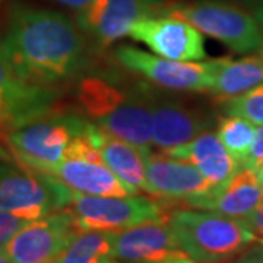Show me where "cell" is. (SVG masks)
I'll use <instances>...</instances> for the list:
<instances>
[{
	"instance_id": "1",
	"label": "cell",
	"mask_w": 263,
	"mask_h": 263,
	"mask_svg": "<svg viewBox=\"0 0 263 263\" xmlns=\"http://www.w3.org/2000/svg\"><path fill=\"white\" fill-rule=\"evenodd\" d=\"M3 44L18 73L31 84L54 86L86 65L85 32L62 12L15 5Z\"/></svg>"
},
{
	"instance_id": "2",
	"label": "cell",
	"mask_w": 263,
	"mask_h": 263,
	"mask_svg": "<svg viewBox=\"0 0 263 263\" xmlns=\"http://www.w3.org/2000/svg\"><path fill=\"white\" fill-rule=\"evenodd\" d=\"M82 111L100 129L149 154L152 116L148 84L122 89L98 76H85L76 86Z\"/></svg>"
},
{
	"instance_id": "3",
	"label": "cell",
	"mask_w": 263,
	"mask_h": 263,
	"mask_svg": "<svg viewBox=\"0 0 263 263\" xmlns=\"http://www.w3.org/2000/svg\"><path fill=\"white\" fill-rule=\"evenodd\" d=\"M167 224L181 252L197 263L231 262L257 240L243 219L203 209H173Z\"/></svg>"
},
{
	"instance_id": "4",
	"label": "cell",
	"mask_w": 263,
	"mask_h": 263,
	"mask_svg": "<svg viewBox=\"0 0 263 263\" xmlns=\"http://www.w3.org/2000/svg\"><path fill=\"white\" fill-rule=\"evenodd\" d=\"M88 124L86 117L53 107L6 129L3 139L19 165L50 174L66 160L69 145L86 130Z\"/></svg>"
},
{
	"instance_id": "5",
	"label": "cell",
	"mask_w": 263,
	"mask_h": 263,
	"mask_svg": "<svg viewBox=\"0 0 263 263\" xmlns=\"http://www.w3.org/2000/svg\"><path fill=\"white\" fill-rule=\"evenodd\" d=\"M162 15L189 22L202 34L215 38L235 53L257 51L263 28L246 6L231 0H197L167 5Z\"/></svg>"
},
{
	"instance_id": "6",
	"label": "cell",
	"mask_w": 263,
	"mask_h": 263,
	"mask_svg": "<svg viewBox=\"0 0 263 263\" xmlns=\"http://www.w3.org/2000/svg\"><path fill=\"white\" fill-rule=\"evenodd\" d=\"M0 211L35 221L69 206L73 190L51 174L37 173L0 157Z\"/></svg>"
},
{
	"instance_id": "7",
	"label": "cell",
	"mask_w": 263,
	"mask_h": 263,
	"mask_svg": "<svg viewBox=\"0 0 263 263\" xmlns=\"http://www.w3.org/2000/svg\"><path fill=\"white\" fill-rule=\"evenodd\" d=\"M66 209L75 218L79 231L117 233L151 221H167V209L160 199L132 195L123 197H101L73 192Z\"/></svg>"
},
{
	"instance_id": "8",
	"label": "cell",
	"mask_w": 263,
	"mask_h": 263,
	"mask_svg": "<svg viewBox=\"0 0 263 263\" xmlns=\"http://www.w3.org/2000/svg\"><path fill=\"white\" fill-rule=\"evenodd\" d=\"M114 56L129 72L143 76L160 88L177 92H209L218 63V59L209 62L170 60L132 46H120Z\"/></svg>"
},
{
	"instance_id": "9",
	"label": "cell",
	"mask_w": 263,
	"mask_h": 263,
	"mask_svg": "<svg viewBox=\"0 0 263 263\" xmlns=\"http://www.w3.org/2000/svg\"><path fill=\"white\" fill-rule=\"evenodd\" d=\"M79 231L69 209L29 221L2 249L12 263H53Z\"/></svg>"
},
{
	"instance_id": "10",
	"label": "cell",
	"mask_w": 263,
	"mask_h": 263,
	"mask_svg": "<svg viewBox=\"0 0 263 263\" xmlns=\"http://www.w3.org/2000/svg\"><path fill=\"white\" fill-rule=\"evenodd\" d=\"M164 9L162 0H92L76 13V24L101 46H110L127 37L138 21L160 16Z\"/></svg>"
},
{
	"instance_id": "11",
	"label": "cell",
	"mask_w": 263,
	"mask_h": 263,
	"mask_svg": "<svg viewBox=\"0 0 263 263\" xmlns=\"http://www.w3.org/2000/svg\"><path fill=\"white\" fill-rule=\"evenodd\" d=\"M148 97L152 116V143L162 152L187 143L212 126V119L206 113L171 94L148 85Z\"/></svg>"
},
{
	"instance_id": "12",
	"label": "cell",
	"mask_w": 263,
	"mask_h": 263,
	"mask_svg": "<svg viewBox=\"0 0 263 263\" xmlns=\"http://www.w3.org/2000/svg\"><path fill=\"white\" fill-rule=\"evenodd\" d=\"M129 37L170 60L202 62L206 59L202 32L180 18L160 15L141 19L132 27Z\"/></svg>"
},
{
	"instance_id": "13",
	"label": "cell",
	"mask_w": 263,
	"mask_h": 263,
	"mask_svg": "<svg viewBox=\"0 0 263 263\" xmlns=\"http://www.w3.org/2000/svg\"><path fill=\"white\" fill-rule=\"evenodd\" d=\"M56 91L51 86L31 84L19 75L0 41V124L12 126L54 107Z\"/></svg>"
},
{
	"instance_id": "14",
	"label": "cell",
	"mask_w": 263,
	"mask_h": 263,
	"mask_svg": "<svg viewBox=\"0 0 263 263\" xmlns=\"http://www.w3.org/2000/svg\"><path fill=\"white\" fill-rule=\"evenodd\" d=\"M146 192L152 197L174 205L189 197L208 193L214 184L192 164L167 154H146Z\"/></svg>"
},
{
	"instance_id": "15",
	"label": "cell",
	"mask_w": 263,
	"mask_h": 263,
	"mask_svg": "<svg viewBox=\"0 0 263 263\" xmlns=\"http://www.w3.org/2000/svg\"><path fill=\"white\" fill-rule=\"evenodd\" d=\"M262 203L263 186L257 180L256 171L240 167L230 179L214 186L208 193L189 197L179 205L241 219Z\"/></svg>"
},
{
	"instance_id": "16",
	"label": "cell",
	"mask_w": 263,
	"mask_h": 263,
	"mask_svg": "<svg viewBox=\"0 0 263 263\" xmlns=\"http://www.w3.org/2000/svg\"><path fill=\"white\" fill-rule=\"evenodd\" d=\"M184 253L167 221H151L114 233L113 257L123 263H162Z\"/></svg>"
},
{
	"instance_id": "17",
	"label": "cell",
	"mask_w": 263,
	"mask_h": 263,
	"mask_svg": "<svg viewBox=\"0 0 263 263\" xmlns=\"http://www.w3.org/2000/svg\"><path fill=\"white\" fill-rule=\"evenodd\" d=\"M50 174L81 195L123 197L139 193L138 189L119 179L105 164L85 160H65L57 164Z\"/></svg>"
},
{
	"instance_id": "18",
	"label": "cell",
	"mask_w": 263,
	"mask_h": 263,
	"mask_svg": "<svg viewBox=\"0 0 263 263\" xmlns=\"http://www.w3.org/2000/svg\"><path fill=\"white\" fill-rule=\"evenodd\" d=\"M164 154L192 164L214 186L230 179L240 168L216 133L211 130L202 132L195 139L177 148L164 151Z\"/></svg>"
},
{
	"instance_id": "19",
	"label": "cell",
	"mask_w": 263,
	"mask_h": 263,
	"mask_svg": "<svg viewBox=\"0 0 263 263\" xmlns=\"http://www.w3.org/2000/svg\"><path fill=\"white\" fill-rule=\"evenodd\" d=\"M263 84V57L218 59L209 92L218 104Z\"/></svg>"
},
{
	"instance_id": "20",
	"label": "cell",
	"mask_w": 263,
	"mask_h": 263,
	"mask_svg": "<svg viewBox=\"0 0 263 263\" xmlns=\"http://www.w3.org/2000/svg\"><path fill=\"white\" fill-rule=\"evenodd\" d=\"M97 146L101 152L104 164L119 179L138 190L146 192V152L119 138H114L103 129H98L97 133Z\"/></svg>"
},
{
	"instance_id": "21",
	"label": "cell",
	"mask_w": 263,
	"mask_h": 263,
	"mask_svg": "<svg viewBox=\"0 0 263 263\" xmlns=\"http://www.w3.org/2000/svg\"><path fill=\"white\" fill-rule=\"evenodd\" d=\"M114 233L81 231L53 263H103L113 257Z\"/></svg>"
},
{
	"instance_id": "22",
	"label": "cell",
	"mask_w": 263,
	"mask_h": 263,
	"mask_svg": "<svg viewBox=\"0 0 263 263\" xmlns=\"http://www.w3.org/2000/svg\"><path fill=\"white\" fill-rule=\"evenodd\" d=\"M254 124L241 117L235 116H221L216 123V136L227 151L231 154L238 165L241 167L249 154L250 145L253 142Z\"/></svg>"
},
{
	"instance_id": "23",
	"label": "cell",
	"mask_w": 263,
	"mask_h": 263,
	"mask_svg": "<svg viewBox=\"0 0 263 263\" xmlns=\"http://www.w3.org/2000/svg\"><path fill=\"white\" fill-rule=\"evenodd\" d=\"M227 116L241 117L254 126L263 124V84L219 103Z\"/></svg>"
},
{
	"instance_id": "24",
	"label": "cell",
	"mask_w": 263,
	"mask_h": 263,
	"mask_svg": "<svg viewBox=\"0 0 263 263\" xmlns=\"http://www.w3.org/2000/svg\"><path fill=\"white\" fill-rule=\"evenodd\" d=\"M29 221L21 219L9 212L0 211V250L6 246L13 235L18 233L22 227H25Z\"/></svg>"
},
{
	"instance_id": "25",
	"label": "cell",
	"mask_w": 263,
	"mask_h": 263,
	"mask_svg": "<svg viewBox=\"0 0 263 263\" xmlns=\"http://www.w3.org/2000/svg\"><path fill=\"white\" fill-rule=\"evenodd\" d=\"M263 165V124L254 129L253 142L250 145L249 154L243 162V168L257 171Z\"/></svg>"
},
{
	"instance_id": "26",
	"label": "cell",
	"mask_w": 263,
	"mask_h": 263,
	"mask_svg": "<svg viewBox=\"0 0 263 263\" xmlns=\"http://www.w3.org/2000/svg\"><path fill=\"white\" fill-rule=\"evenodd\" d=\"M246 227L253 233L256 237L263 238V203L259 208H256L252 214H249L245 218H241Z\"/></svg>"
},
{
	"instance_id": "27",
	"label": "cell",
	"mask_w": 263,
	"mask_h": 263,
	"mask_svg": "<svg viewBox=\"0 0 263 263\" xmlns=\"http://www.w3.org/2000/svg\"><path fill=\"white\" fill-rule=\"evenodd\" d=\"M235 263H263V249L250 246L245 253L237 257Z\"/></svg>"
},
{
	"instance_id": "28",
	"label": "cell",
	"mask_w": 263,
	"mask_h": 263,
	"mask_svg": "<svg viewBox=\"0 0 263 263\" xmlns=\"http://www.w3.org/2000/svg\"><path fill=\"white\" fill-rule=\"evenodd\" d=\"M51 2H54V3L60 5V6H65L67 9L73 10L76 13H79V12H82L84 9H86L92 0H51Z\"/></svg>"
},
{
	"instance_id": "29",
	"label": "cell",
	"mask_w": 263,
	"mask_h": 263,
	"mask_svg": "<svg viewBox=\"0 0 263 263\" xmlns=\"http://www.w3.org/2000/svg\"><path fill=\"white\" fill-rule=\"evenodd\" d=\"M247 9L252 12V15L263 28V0H249Z\"/></svg>"
},
{
	"instance_id": "30",
	"label": "cell",
	"mask_w": 263,
	"mask_h": 263,
	"mask_svg": "<svg viewBox=\"0 0 263 263\" xmlns=\"http://www.w3.org/2000/svg\"><path fill=\"white\" fill-rule=\"evenodd\" d=\"M162 263H197L195 262L193 259H190L186 253H181L179 256H174V257H171L168 260H165V262Z\"/></svg>"
},
{
	"instance_id": "31",
	"label": "cell",
	"mask_w": 263,
	"mask_h": 263,
	"mask_svg": "<svg viewBox=\"0 0 263 263\" xmlns=\"http://www.w3.org/2000/svg\"><path fill=\"white\" fill-rule=\"evenodd\" d=\"M256 176H257V180H259V183H260V184L263 186V165L260 167V168L257 170V171H256Z\"/></svg>"
},
{
	"instance_id": "32",
	"label": "cell",
	"mask_w": 263,
	"mask_h": 263,
	"mask_svg": "<svg viewBox=\"0 0 263 263\" xmlns=\"http://www.w3.org/2000/svg\"><path fill=\"white\" fill-rule=\"evenodd\" d=\"M0 263H12L9 259L6 257V254L3 253V250H0Z\"/></svg>"
},
{
	"instance_id": "33",
	"label": "cell",
	"mask_w": 263,
	"mask_h": 263,
	"mask_svg": "<svg viewBox=\"0 0 263 263\" xmlns=\"http://www.w3.org/2000/svg\"><path fill=\"white\" fill-rule=\"evenodd\" d=\"M231 2H235V3H240V5H243L247 8V5H249V0H231Z\"/></svg>"
},
{
	"instance_id": "34",
	"label": "cell",
	"mask_w": 263,
	"mask_h": 263,
	"mask_svg": "<svg viewBox=\"0 0 263 263\" xmlns=\"http://www.w3.org/2000/svg\"><path fill=\"white\" fill-rule=\"evenodd\" d=\"M256 53H257L260 57H263V38H262V44H260V47H259V50H257Z\"/></svg>"
},
{
	"instance_id": "35",
	"label": "cell",
	"mask_w": 263,
	"mask_h": 263,
	"mask_svg": "<svg viewBox=\"0 0 263 263\" xmlns=\"http://www.w3.org/2000/svg\"><path fill=\"white\" fill-rule=\"evenodd\" d=\"M103 263H117V262H114L111 257H108V259H105V260H104Z\"/></svg>"
},
{
	"instance_id": "36",
	"label": "cell",
	"mask_w": 263,
	"mask_h": 263,
	"mask_svg": "<svg viewBox=\"0 0 263 263\" xmlns=\"http://www.w3.org/2000/svg\"><path fill=\"white\" fill-rule=\"evenodd\" d=\"M2 135H3V130H2V124H0V138H2Z\"/></svg>"
},
{
	"instance_id": "37",
	"label": "cell",
	"mask_w": 263,
	"mask_h": 263,
	"mask_svg": "<svg viewBox=\"0 0 263 263\" xmlns=\"http://www.w3.org/2000/svg\"><path fill=\"white\" fill-rule=\"evenodd\" d=\"M260 245H262V247H263V238H260Z\"/></svg>"
},
{
	"instance_id": "38",
	"label": "cell",
	"mask_w": 263,
	"mask_h": 263,
	"mask_svg": "<svg viewBox=\"0 0 263 263\" xmlns=\"http://www.w3.org/2000/svg\"><path fill=\"white\" fill-rule=\"evenodd\" d=\"M0 2H2V0H0Z\"/></svg>"
}]
</instances>
